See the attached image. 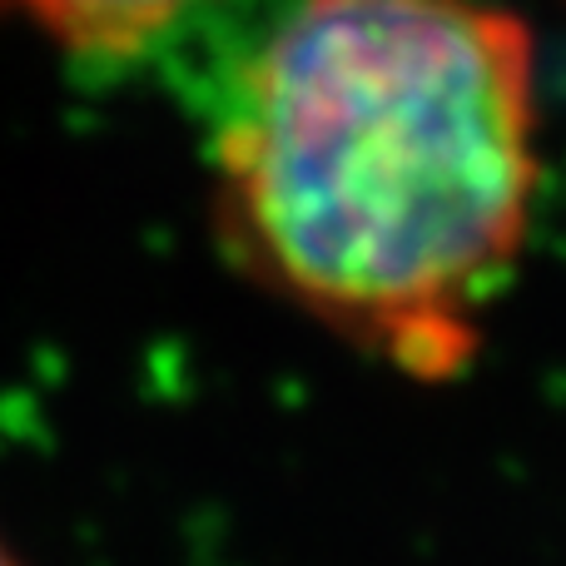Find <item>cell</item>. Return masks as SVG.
Segmentation results:
<instances>
[{
  "label": "cell",
  "instance_id": "7a4b0ae2",
  "mask_svg": "<svg viewBox=\"0 0 566 566\" xmlns=\"http://www.w3.org/2000/svg\"><path fill=\"white\" fill-rule=\"evenodd\" d=\"M209 0H0V15H20L80 65L119 70L165 45Z\"/></svg>",
  "mask_w": 566,
  "mask_h": 566
},
{
  "label": "cell",
  "instance_id": "3957f363",
  "mask_svg": "<svg viewBox=\"0 0 566 566\" xmlns=\"http://www.w3.org/2000/svg\"><path fill=\"white\" fill-rule=\"evenodd\" d=\"M0 566H25V562H20V557H15V547H10V542H6V537H0Z\"/></svg>",
  "mask_w": 566,
  "mask_h": 566
},
{
  "label": "cell",
  "instance_id": "6da1fadb",
  "mask_svg": "<svg viewBox=\"0 0 566 566\" xmlns=\"http://www.w3.org/2000/svg\"><path fill=\"white\" fill-rule=\"evenodd\" d=\"M537 179L532 35L488 0H293L214 135L239 269L428 382L478 353Z\"/></svg>",
  "mask_w": 566,
  "mask_h": 566
}]
</instances>
